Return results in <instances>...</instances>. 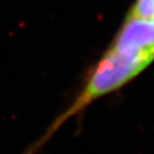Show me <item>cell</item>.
<instances>
[{
    "label": "cell",
    "mask_w": 154,
    "mask_h": 154,
    "mask_svg": "<svg viewBox=\"0 0 154 154\" xmlns=\"http://www.w3.org/2000/svg\"><path fill=\"white\" fill-rule=\"evenodd\" d=\"M110 48L154 60V18L128 17Z\"/></svg>",
    "instance_id": "obj_1"
},
{
    "label": "cell",
    "mask_w": 154,
    "mask_h": 154,
    "mask_svg": "<svg viewBox=\"0 0 154 154\" xmlns=\"http://www.w3.org/2000/svg\"><path fill=\"white\" fill-rule=\"evenodd\" d=\"M128 17L154 18V0H136Z\"/></svg>",
    "instance_id": "obj_2"
}]
</instances>
